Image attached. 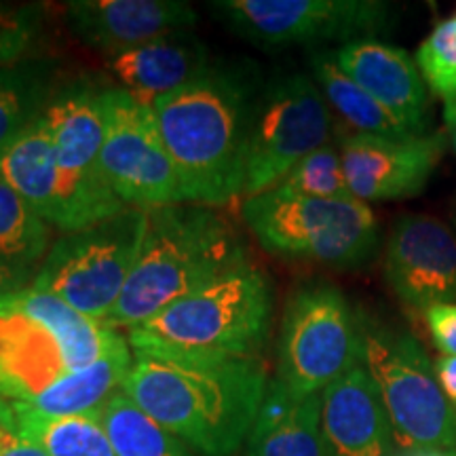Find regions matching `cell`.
Masks as SVG:
<instances>
[{
    "label": "cell",
    "mask_w": 456,
    "mask_h": 456,
    "mask_svg": "<svg viewBox=\"0 0 456 456\" xmlns=\"http://www.w3.org/2000/svg\"><path fill=\"white\" fill-rule=\"evenodd\" d=\"M260 89L249 61L214 60L201 78L152 104L186 203L220 209L241 197Z\"/></svg>",
    "instance_id": "6da1fadb"
},
{
    "label": "cell",
    "mask_w": 456,
    "mask_h": 456,
    "mask_svg": "<svg viewBox=\"0 0 456 456\" xmlns=\"http://www.w3.org/2000/svg\"><path fill=\"white\" fill-rule=\"evenodd\" d=\"M271 379L262 357L169 362L134 355L123 391L201 456H231L248 444Z\"/></svg>",
    "instance_id": "7a4b0ae2"
},
{
    "label": "cell",
    "mask_w": 456,
    "mask_h": 456,
    "mask_svg": "<svg viewBox=\"0 0 456 456\" xmlns=\"http://www.w3.org/2000/svg\"><path fill=\"white\" fill-rule=\"evenodd\" d=\"M146 214L138 260L106 319V326L117 332H131L249 260L235 224L216 208L178 203Z\"/></svg>",
    "instance_id": "3957f363"
},
{
    "label": "cell",
    "mask_w": 456,
    "mask_h": 456,
    "mask_svg": "<svg viewBox=\"0 0 456 456\" xmlns=\"http://www.w3.org/2000/svg\"><path fill=\"white\" fill-rule=\"evenodd\" d=\"M273 285L245 260L127 332L134 355L169 362L260 357L273 326Z\"/></svg>",
    "instance_id": "277c9868"
},
{
    "label": "cell",
    "mask_w": 456,
    "mask_h": 456,
    "mask_svg": "<svg viewBox=\"0 0 456 456\" xmlns=\"http://www.w3.org/2000/svg\"><path fill=\"white\" fill-rule=\"evenodd\" d=\"M241 216L265 252L336 271L368 265L379 252V220L357 199L288 197L275 191L243 199Z\"/></svg>",
    "instance_id": "5b68a950"
},
{
    "label": "cell",
    "mask_w": 456,
    "mask_h": 456,
    "mask_svg": "<svg viewBox=\"0 0 456 456\" xmlns=\"http://www.w3.org/2000/svg\"><path fill=\"white\" fill-rule=\"evenodd\" d=\"M362 366L374 380L397 450L456 452V410L444 395L436 366L414 336L359 315Z\"/></svg>",
    "instance_id": "8992f818"
},
{
    "label": "cell",
    "mask_w": 456,
    "mask_h": 456,
    "mask_svg": "<svg viewBox=\"0 0 456 456\" xmlns=\"http://www.w3.org/2000/svg\"><path fill=\"white\" fill-rule=\"evenodd\" d=\"M146 220V212L127 208L94 226L61 232L32 285L106 323L138 260Z\"/></svg>",
    "instance_id": "52a82bcc"
},
{
    "label": "cell",
    "mask_w": 456,
    "mask_h": 456,
    "mask_svg": "<svg viewBox=\"0 0 456 456\" xmlns=\"http://www.w3.org/2000/svg\"><path fill=\"white\" fill-rule=\"evenodd\" d=\"M362 363L359 315L336 285L311 283L285 305L277 346V376L296 397L323 393Z\"/></svg>",
    "instance_id": "ba28073f"
},
{
    "label": "cell",
    "mask_w": 456,
    "mask_h": 456,
    "mask_svg": "<svg viewBox=\"0 0 456 456\" xmlns=\"http://www.w3.org/2000/svg\"><path fill=\"white\" fill-rule=\"evenodd\" d=\"M57 165L53 228L74 232L127 209L102 171L104 108L102 89H61L43 110Z\"/></svg>",
    "instance_id": "9c48e42d"
},
{
    "label": "cell",
    "mask_w": 456,
    "mask_h": 456,
    "mask_svg": "<svg viewBox=\"0 0 456 456\" xmlns=\"http://www.w3.org/2000/svg\"><path fill=\"white\" fill-rule=\"evenodd\" d=\"M334 114L309 74H277L262 83L243 165L241 197H258L317 148L332 142Z\"/></svg>",
    "instance_id": "30bf717a"
},
{
    "label": "cell",
    "mask_w": 456,
    "mask_h": 456,
    "mask_svg": "<svg viewBox=\"0 0 456 456\" xmlns=\"http://www.w3.org/2000/svg\"><path fill=\"white\" fill-rule=\"evenodd\" d=\"M102 171L118 201L140 212L186 203L152 106L127 91L108 87L102 89Z\"/></svg>",
    "instance_id": "8fae6325"
},
{
    "label": "cell",
    "mask_w": 456,
    "mask_h": 456,
    "mask_svg": "<svg viewBox=\"0 0 456 456\" xmlns=\"http://www.w3.org/2000/svg\"><path fill=\"white\" fill-rule=\"evenodd\" d=\"M212 9L232 32L269 51L374 38L391 24V7L379 0H216Z\"/></svg>",
    "instance_id": "7c38bea8"
},
{
    "label": "cell",
    "mask_w": 456,
    "mask_h": 456,
    "mask_svg": "<svg viewBox=\"0 0 456 456\" xmlns=\"http://www.w3.org/2000/svg\"><path fill=\"white\" fill-rule=\"evenodd\" d=\"M444 134L412 138L345 134L338 151L357 201H402L420 195L444 155Z\"/></svg>",
    "instance_id": "4fadbf2b"
},
{
    "label": "cell",
    "mask_w": 456,
    "mask_h": 456,
    "mask_svg": "<svg viewBox=\"0 0 456 456\" xmlns=\"http://www.w3.org/2000/svg\"><path fill=\"white\" fill-rule=\"evenodd\" d=\"M85 368L87 363L47 322L0 300V399L32 406L51 387Z\"/></svg>",
    "instance_id": "5bb4252c"
},
{
    "label": "cell",
    "mask_w": 456,
    "mask_h": 456,
    "mask_svg": "<svg viewBox=\"0 0 456 456\" xmlns=\"http://www.w3.org/2000/svg\"><path fill=\"white\" fill-rule=\"evenodd\" d=\"M385 279L397 298L427 311L456 302V235L427 214L403 216L385 248Z\"/></svg>",
    "instance_id": "9a60e30c"
},
{
    "label": "cell",
    "mask_w": 456,
    "mask_h": 456,
    "mask_svg": "<svg viewBox=\"0 0 456 456\" xmlns=\"http://www.w3.org/2000/svg\"><path fill=\"white\" fill-rule=\"evenodd\" d=\"M66 15L74 37L106 57L197 24L195 7L182 0H72Z\"/></svg>",
    "instance_id": "2e32d148"
},
{
    "label": "cell",
    "mask_w": 456,
    "mask_h": 456,
    "mask_svg": "<svg viewBox=\"0 0 456 456\" xmlns=\"http://www.w3.org/2000/svg\"><path fill=\"white\" fill-rule=\"evenodd\" d=\"M342 70L412 135H427L429 89L406 49L379 38L345 43L334 51Z\"/></svg>",
    "instance_id": "e0dca14e"
},
{
    "label": "cell",
    "mask_w": 456,
    "mask_h": 456,
    "mask_svg": "<svg viewBox=\"0 0 456 456\" xmlns=\"http://www.w3.org/2000/svg\"><path fill=\"white\" fill-rule=\"evenodd\" d=\"M322 433L328 456H397L389 416L362 363L323 389Z\"/></svg>",
    "instance_id": "ac0fdd59"
},
{
    "label": "cell",
    "mask_w": 456,
    "mask_h": 456,
    "mask_svg": "<svg viewBox=\"0 0 456 456\" xmlns=\"http://www.w3.org/2000/svg\"><path fill=\"white\" fill-rule=\"evenodd\" d=\"M212 64L208 45L192 30L169 34L142 47L106 57V70L117 87L148 106L195 83Z\"/></svg>",
    "instance_id": "d6986e66"
},
{
    "label": "cell",
    "mask_w": 456,
    "mask_h": 456,
    "mask_svg": "<svg viewBox=\"0 0 456 456\" xmlns=\"http://www.w3.org/2000/svg\"><path fill=\"white\" fill-rule=\"evenodd\" d=\"M248 456H328L322 433V393L296 397L273 379L248 437Z\"/></svg>",
    "instance_id": "ffe728a7"
},
{
    "label": "cell",
    "mask_w": 456,
    "mask_h": 456,
    "mask_svg": "<svg viewBox=\"0 0 456 456\" xmlns=\"http://www.w3.org/2000/svg\"><path fill=\"white\" fill-rule=\"evenodd\" d=\"M0 178L53 226L57 165L43 114L0 152Z\"/></svg>",
    "instance_id": "44dd1931"
},
{
    "label": "cell",
    "mask_w": 456,
    "mask_h": 456,
    "mask_svg": "<svg viewBox=\"0 0 456 456\" xmlns=\"http://www.w3.org/2000/svg\"><path fill=\"white\" fill-rule=\"evenodd\" d=\"M311 77L322 89L330 110L351 129V134L380 135V138H412L366 89L359 87L342 68L336 64L334 51H315L309 60Z\"/></svg>",
    "instance_id": "7402d4cb"
},
{
    "label": "cell",
    "mask_w": 456,
    "mask_h": 456,
    "mask_svg": "<svg viewBox=\"0 0 456 456\" xmlns=\"http://www.w3.org/2000/svg\"><path fill=\"white\" fill-rule=\"evenodd\" d=\"M118 456H201L157 423L123 389L94 414Z\"/></svg>",
    "instance_id": "603a6c76"
},
{
    "label": "cell",
    "mask_w": 456,
    "mask_h": 456,
    "mask_svg": "<svg viewBox=\"0 0 456 456\" xmlns=\"http://www.w3.org/2000/svg\"><path fill=\"white\" fill-rule=\"evenodd\" d=\"M53 245V226L15 188L0 178V262L37 273Z\"/></svg>",
    "instance_id": "cb8c5ba5"
},
{
    "label": "cell",
    "mask_w": 456,
    "mask_h": 456,
    "mask_svg": "<svg viewBox=\"0 0 456 456\" xmlns=\"http://www.w3.org/2000/svg\"><path fill=\"white\" fill-rule=\"evenodd\" d=\"M51 74L47 61H20L0 68V152L49 106L55 95Z\"/></svg>",
    "instance_id": "d4e9b609"
},
{
    "label": "cell",
    "mask_w": 456,
    "mask_h": 456,
    "mask_svg": "<svg viewBox=\"0 0 456 456\" xmlns=\"http://www.w3.org/2000/svg\"><path fill=\"white\" fill-rule=\"evenodd\" d=\"M20 431L49 456H118L95 416H43L17 406Z\"/></svg>",
    "instance_id": "484cf974"
},
{
    "label": "cell",
    "mask_w": 456,
    "mask_h": 456,
    "mask_svg": "<svg viewBox=\"0 0 456 456\" xmlns=\"http://www.w3.org/2000/svg\"><path fill=\"white\" fill-rule=\"evenodd\" d=\"M273 191L288 197L351 199L353 195L346 186L338 144L330 142L317 148L309 157L302 159Z\"/></svg>",
    "instance_id": "4316f807"
},
{
    "label": "cell",
    "mask_w": 456,
    "mask_h": 456,
    "mask_svg": "<svg viewBox=\"0 0 456 456\" xmlns=\"http://www.w3.org/2000/svg\"><path fill=\"white\" fill-rule=\"evenodd\" d=\"M420 77L444 104L456 98V20L442 21L420 43L414 57Z\"/></svg>",
    "instance_id": "83f0119b"
},
{
    "label": "cell",
    "mask_w": 456,
    "mask_h": 456,
    "mask_svg": "<svg viewBox=\"0 0 456 456\" xmlns=\"http://www.w3.org/2000/svg\"><path fill=\"white\" fill-rule=\"evenodd\" d=\"M43 28L41 4L0 3V68L24 61Z\"/></svg>",
    "instance_id": "f1b7e54d"
},
{
    "label": "cell",
    "mask_w": 456,
    "mask_h": 456,
    "mask_svg": "<svg viewBox=\"0 0 456 456\" xmlns=\"http://www.w3.org/2000/svg\"><path fill=\"white\" fill-rule=\"evenodd\" d=\"M423 313L436 349L442 355L456 357V302L429 306Z\"/></svg>",
    "instance_id": "f546056e"
},
{
    "label": "cell",
    "mask_w": 456,
    "mask_h": 456,
    "mask_svg": "<svg viewBox=\"0 0 456 456\" xmlns=\"http://www.w3.org/2000/svg\"><path fill=\"white\" fill-rule=\"evenodd\" d=\"M0 456H49L45 450L26 437L17 427V419L0 420Z\"/></svg>",
    "instance_id": "4dcf8cb0"
},
{
    "label": "cell",
    "mask_w": 456,
    "mask_h": 456,
    "mask_svg": "<svg viewBox=\"0 0 456 456\" xmlns=\"http://www.w3.org/2000/svg\"><path fill=\"white\" fill-rule=\"evenodd\" d=\"M34 275H37V273L11 269V266L0 262V300H4L7 296L20 292L26 285H30Z\"/></svg>",
    "instance_id": "1f68e13d"
},
{
    "label": "cell",
    "mask_w": 456,
    "mask_h": 456,
    "mask_svg": "<svg viewBox=\"0 0 456 456\" xmlns=\"http://www.w3.org/2000/svg\"><path fill=\"white\" fill-rule=\"evenodd\" d=\"M436 374H437V380H440L444 395L448 397V402L452 403V408L456 410V357L442 355L437 359Z\"/></svg>",
    "instance_id": "d6a6232c"
},
{
    "label": "cell",
    "mask_w": 456,
    "mask_h": 456,
    "mask_svg": "<svg viewBox=\"0 0 456 456\" xmlns=\"http://www.w3.org/2000/svg\"><path fill=\"white\" fill-rule=\"evenodd\" d=\"M444 123H446L450 144H452L456 152V98L444 104Z\"/></svg>",
    "instance_id": "836d02e7"
},
{
    "label": "cell",
    "mask_w": 456,
    "mask_h": 456,
    "mask_svg": "<svg viewBox=\"0 0 456 456\" xmlns=\"http://www.w3.org/2000/svg\"><path fill=\"white\" fill-rule=\"evenodd\" d=\"M397 456H456V452L436 448H416V450H397Z\"/></svg>",
    "instance_id": "e575fe53"
},
{
    "label": "cell",
    "mask_w": 456,
    "mask_h": 456,
    "mask_svg": "<svg viewBox=\"0 0 456 456\" xmlns=\"http://www.w3.org/2000/svg\"><path fill=\"white\" fill-rule=\"evenodd\" d=\"M15 416V408L13 403L4 402V399H0V420L3 419H13Z\"/></svg>",
    "instance_id": "d590c367"
},
{
    "label": "cell",
    "mask_w": 456,
    "mask_h": 456,
    "mask_svg": "<svg viewBox=\"0 0 456 456\" xmlns=\"http://www.w3.org/2000/svg\"><path fill=\"white\" fill-rule=\"evenodd\" d=\"M454 20H456V17H454Z\"/></svg>",
    "instance_id": "8d00e7d4"
}]
</instances>
